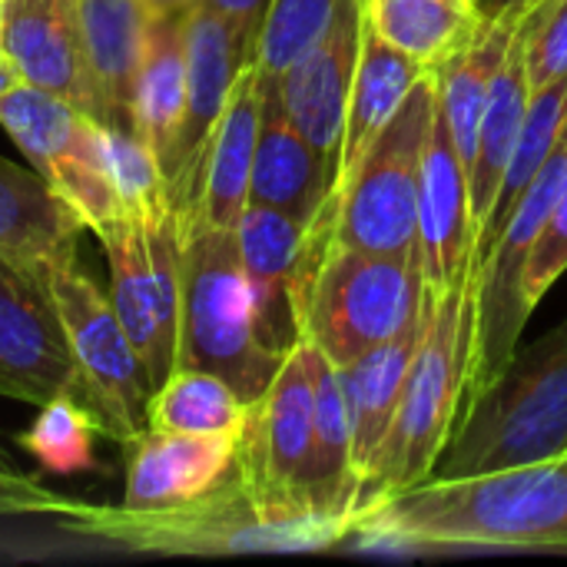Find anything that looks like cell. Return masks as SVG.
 I'll return each mask as SVG.
<instances>
[{
	"mask_svg": "<svg viewBox=\"0 0 567 567\" xmlns=\"http://www.w3.org/2000/svg\"><path fill=\"white\" fill-rule=\"evenodd\" d=\"M336 199L309 226L296 282L299 329L336 369L405 332L425 296L422 252L379 256L332 239Z\"/></svg>",
	"mask_w": 567,
	"mask_h": 567,
	"instance_id": "3",
	"label": "cell"
},
{
	"mask_svg": "<svg viewBox=\"0 0 567 567\" xmlns=\"http://www.w3.org/2000/svg\"><path fill=\"white\" fill-rule=\"evenodd\" d=\"M475 306L478 279L472 272L442 296L425 289V329L412 355L379 468L362 488L355 515L435 475V465L445 455L465 409L475 346Z\"/></svg>",
	"mask_w": 567,
	"mask_h": 567,
	"instance_id": "4",
	"label": "cell"
},
{
	"mask_svg": "<svg viewBox=\"0 0 567 567\" xmlns=\"http://www.w3.org/2000/svg\"><path fill=\"white\" fill-rule=\"evenodd\" d=\"M528 90L538 93L567 76V0H538L522 17Z\"/></svg>",
	"mask_w": 567,
	"mask_h": 567,
	"instance_id": "33",
	"label": "cell"
},
{
	"mask_svg": "<svg viewBox=\"0 0 567 567\" xmlns=\"http://www.w3.org/2000/svg\"><path fill=\"white\" fill-rule=\"evenodd\" d=\"M528 100H532V90H528V73H525V37H522V20H518V30L508 43V53L502 56V63L492 76L485 116H482V133H478V153H475V166L468 176L475 243L488 223V213L498 199L508 163L515 156V143H518V133H522V123L528 113Z\"/></svg>",
	"mask_w": 567,
	"mask_h": 567,
	"instance_id": "26",
	"label": "cell"
},
{
	"mask_svg": "<svg viewBox=\"0 0 567 567\" xmlns=\"http://www.w3.org/2000/svg\"><path fill=\"white\" fill-rule=\"evenodd\" d=\"M80 505L73 495H60L47 488L37 475L17 472L13 465H0V518L3 515H66Z\"/></svg>",
	"mask_w": 567,
	"mask_h": 567,
	"instance_id": "35",
	"label": "cell"
},
{
	"mask_svg": "<svg viewBox=\"0 0 567 567\" xmlns=\"http://www.w3.org/2000/svg\"><path fill=\"white\" fill-rule=\"evenodd\" d=\"M83 216L33 169L0 156V259L47 286V276L76 256Z\"/></svg>",
	"mask_w": 567,
	"mask_h": 567,
	"instance_id": "18",
	"label": "cell"
},
{
	"mask_svg": "<svg viewBox=\"0 0 567 567\" xmlns=\"http://www.w3.org/2000/svg\"><path fill=\"white\" fill-rule=\"evenodd\" d=\"M422 329H425V296H422L419 319L405 332H399L395 339L369 349L365 355L339 369L346 409H349V429H352V472L359 478V495L379 468Z\"/></svg>",
	"mask_w": 567,
	"mask_h": 567,
	"instance_id": "22",
	"label": "cell"
},
{
	"mask_svg": "<svg viewBox=\"0 0 567 567\" xmlns=\"http://www.w3.org/2000/svg\"><path fill=\"white\" fill-rule=\"evenodd\" d=\"M262 80V76H259ZM336 186L329 163L286 120L276 83L262 80V120L249 179V203L272 206L302 223H312Z\"/></svg>",
	"mask_w": 567,
	"mask_h": 567,
	"instance_id": "23",
	"label": "cell"
},
{
	"mask_svg": "<svg viewBox=\"0 0 567 567\" xmlns=\"http://www.w3.org/2000/svg\"><path fill=\"white\" fill-rule=\"evenodd\" d=\"M203 7L216 10L219 17H226L236 33L243 37L249 56L256 53V40H259V30H262V20H266V10H269V0H199Z\"/></svg>",
	"mask_w": 567,
	"mask_h": 567,
	"instance_id": "36",
	"label": "cell"
},
{
	"mask_svg": "<svg viewBox=\"0 0 567 567\" xmlns=\"http://www.w3.org/2000/svg\"><path fill=\"white\" fill-rule=\"evenodd\" d=\"M53 522L66 535L159 558L322 551L346 542L352 532L346 518L332 515H306L286 522L262 515L236 465L213 488L176 505L130 508L80 502L73 512L56 515Z\"/></svg>",
	"mask_w": 567,
	"mask_h": 567,
	"instance_id": "2",
	"label": "cell"
},
{
	"mask_svg": "<svg viewBox=\"0 0 567 567\" xmlns=\"http://www.w3.org/2000/svg\"><path fill=\"white\" fill-rule=\"evenodd\" d=\"M312 415V346L309 339H299L269 389L249 405L236 449V468L252 502L269 518L286 522L319 515L309 502Z\"/></svg>",
	"mask_w": 567,
	"mask_h": 567,
	"instance_id": "10",
	"label": "cell"
},
{
	"mask_svg": "<svg viewBox=\"0 0 567 567\" xmlns=\"http://www.w3.org/2000/svg\"><path fill=\"white\" fill-rule=\"evenodd\" d=\"M76 20L90 73L93 116L130 133L133 90L153 17L140 0H76Z\"/></svg>",
	"mask_w": 567,
	"mask_h": 567,
	"instance_id": "20",
	"label": "cell"
},
{
	"mask_svg": "<svg viewBox=\"0 0 567 567\" xmlns=\"http://www.w3.org/2000/svg\"><path fill=\"white\" fill-rule=\"evenodd\" d=\"M425 73H432V70H425L409 53L395 50L389 40H382L362 20V43H359V63H355V76H352L349 106H346V133H342V150H339L336 186L346 183V176L355 169L362 153L385 130V123L395 116V110L402 106L409 90Z\"/></svg>",
	"mask_w": 567,
	"mask_h": 567,
	"instance_id": "25",
	"label": "cell"
},
{
	"mask_svg": "<svg viewBox=\"0 0 567 567\" xmlns=\"http://www.w3.org/2000/svg\"><path fill=\"white\" fill-rule=\"evenodd\" d=\"M110 259V302L136 346L150 389L163 385L176 369L179 349V223L123 219L103 239Z\"/></svg>",
	"mask_w": 567,
	"mask_h": 567,
	"instance_id": "11",
	"label": "cell"
},
{
	"mask_svg": "<svg viewBox=\"0 0 567 567\" xmlns=\"http://www.w3.org/2000/svg\"><path fill=\"white\" fill-rule=\"evenodd\" d=\"M249 50L236 27L216 10L196 3L186 17V116L173 146V159L166 169L169 196L176 216L189 209L196 196V183L203 173L206 150L219 126L229 90L249 63Z\"/></svg>",
	"mask_w": 567,
	"mask_h": 567,
	"instance_id": "12",
	"label": "cell"
},
{
	"mask_svg": "<svg viewBox=\"0 0 567 567\" xmlns=\"http://www.w3.org/2000/svg\"><path fill=\"white\" fill-rule=\"evenodd\" d=\"M0 50L20 83L70 100L93 116L76 0H0Z\"/></svg>",
	"mask_w": 567,
	"mask_h": 567,
	"instance_id": "17",
	"label": "cell"
},
{
	"mask_svg": "<svg viewBox=\"0 0 567 567\" xmlns=\"http://www.w3.org/2000/svg\"><path fill=\"white\" fill-rule=\"evenodd\" d=\"M0 126L27 163L83 216L96 239L126 219L110 169L106 123L70 100L30 83H13L0 96Z\"/></svg>",
	"mask_w": 567,
	"mask_h": 567,
	"instance_id": "9",
	"label": "cell"
},
{
	"mask_svg": "<svg viewBox=\"0 0 567 567\" xmlns=\"http://www.w3.org/2000/svg\"><path fill=\"white\" fill-rule=\"evenodd\" d=\"M439 110V80L425 73L355 169L332 189V239L379 256L419 252V173L422 150Z\"/></svg>",
	"mask_w": 567,
	"mask_h": 567,
	"instance_id": "7",
	"label": "cell"
},
{
	"mask_svg": "<svg viewBox=\"0 0 567 567\" xmlns=\"http://www.w3.org/2000/svg\"><path fill=\"white\" fill-rule=\"evenodd\" d=\"M339 0H269L252 63L266 83H276L329 27Z\"/></svg>",
	"mask_w": 567,
	"mask_h": 567,
	"instance_id": "32",
	"label": "cell"
},
{
	"mask_svg": "<svg viewBox=\"0 0 567 567\" xmlns=\"http://www.w3.org/2000/svg\"><path fill=\"white\" fill-rule=\"evenodd\" d=\"M362 43L359 0H339L326 33L276 80L279 106L286 120L309 140V146L339 169V150L346 133V106Z\"/></svg>",
	"mask_w": 567,
	"mask_h": 567,
	"instance_id": "14",
	"label": "cell"
},
{
	"mask_svg": "<svg viewBox=\"0 0 567 567\" xmlns=\"http://www.w3.org/2000/svg\"><path fill=\"white\" fill-rule=\"evenodd\" d=\"M0 465H10V458H7V452L0 449Z\"/></svg>",
	"mask_w": 567,
	"mask_h": 567,
	"instance_id": "40",
	"label": "cell"
},
{
	"mask_svg": "<svg viewBox=\"0 0 567 567\" xmlns=\"http://www.w3.org/2000/svg\"><path fill=\"white\" fill-rule=\"evenodd\" d=\"M179 349L176 369H206L223 375L246 405H252L279 372L256 332L252 289L243 269L236 229L206 223L179 226Z\"/></svg>",
	"mask_w": 567,
	"mask_h": 567,
	"instance_id": "5",
	"label": "cell"
},
{
	"mask_svg": "<svg viewBox=\"0 0 567 567\" xmlns=\"http://www.w3.org/2000/svg\"><path fill=\"white\" fill-rule=\"evenodd\" d=\"M567 120V76L532 93L528 100V113H525V123H522V133H518V143H515V156L508 163V173H505V183L498 189V199L488 213V223L475 243V256H472V276L478 279L482 269H485V259L488 252L495 249L498 236L505 233L508 219L515 216V206L522 203L528 183L535 179V173L542 169V163L548 159L561 126Z\"/></svg>",
	"mask_w": 567,
	"mask_h": 567,
	"instance_id": "30",
	"label": "cell"
},
{
	"mask_svg": "<svg viewBox=\"0 0 567 567\" xmlns=\"http://www.w3.org/2000/svg\"><path fill=\"white\" fill-rule=\"evenodd\" d=\"M0 395L47 405L80 399V372L47 286L0 259Z\"/></svg>",
	"mask_w": 567,
	"mask_h": 567,
	"instance_id": "13",
	"label": "cell"
},
{
	"mask_svg": "<svg viewBox=\"0 0 567 567\" xmlns=\"http://www.w3.org/2000/svg\"><path fill=\"white\" fill-rule=\"evenodd\" d=\"M0 56H3V50H0Z\"/></svg>",
	"mask_w": 567,
	"mask_h": 567,
	"instance_id": "41",
	"label": "cell"
},
{
	"mask_svg": "<svg viewBox=\"0 0 567 567\" xmlns=\"http://www.w3.org/2000/svg\"><path fill=\"white\" fill-rule=\"evenodd\" d=\"M249 405L216 372L173 369L146 399V429L173 435H239Z\"/></svg>",
	"mask_w": 567,
	"mask_h": 567,
	"instance_id": "29",
	"label": "cell"
},
{
	"mask_svg": "<svg viewBox=\"0 0 567 567\" xmlns=\"http://www.w3.org/2000/svg\"><path fill=\"white\" fill-rule=\"evenodd\" d=\"M186 17H153L133 90L130 133L169 169L173 146L186 116Z\"/></svg>",
	"mask_w": 567,
	"mask_h": 567,
	"instance_id": "24",
	"label": "cell"
},
{
	"mask_svg": "<svg viewBox=\"0 0 567 567\" xmlns=\"http://www.w3.org/2000/svg\"><path fill=\"white\" fill-rule=\"evenodd\" d=\"M538 0H478L485 20H495L502 13H528Z\"/></svg>",
	"mask_w": 567,
	"mask_h": 567,
	"instance_id": "37",
	"label": "cell"
},
{
	"mask_svg": "<svg viewBox=\"0 0 567 567\" xmlns=\"http://www.w3.org/2000/svg\"><path fill=\"white\" fill-rule=\"evenodd\" d=\"M312 385H316V415H312L309 502L319 515L346 518L352 525L359 508V478L352 472V429H349L346 392H342L339 369L316 346H312Z\"/></svg>",
	"mask_w": 567,
	"mask_h": 567,
	"instance_id": "27",
	"label": "cell"
},
{
	"mask_svg": "<svg viewBox=\"0 0 567 567\" xmlns=\"http://www.w3.org/2000/svg\"><path fill=\"white\" fill-rule=\"evenodd\" d=\"M419 252L425 289L442 296L455 282L468 279L475 233H472V203H468V173L452 146V133L442 113V103L432 116L422 173H419Z\"/></svg>",
	"mask_w": 567,
	"mask_h": 567,
	"instance_id": "15",
	"label": "cell"
},
{
	"mask_svg": "<svg viewBox=\"0 0 567 567\" xmlns=\"http://www.w3.org/2000/svg\"><path fill=\"white\" fill-rule=\"evenodd\" d=\"M567 272V173L565 186L558 193V203L528 256V269H525V282H522V292H525V302L528 309L535 312V306L551 292V286Z\"/></svg>",
	"mask_w": 567,
	"mask_h": 567,
	"instance_id": "34",
	"label": "cell"
},
{
	"mask_svg": "<svg viewBox=\"0 0 567 567\" xmlns=\"http://www.w3.org/2000/svg\"><path fill=\"white\" fill-rule=\"evenodd\" d=\"M567 445V316L515 352L462 415L432 478H472L545 458Z\"/></svg>",
	"mask_w": 567,
	"mask_h": 567,
	"instance_id": "6",
	"label": "cell"
},
{
	"mask_svg": "<svg viewBox=\"0 0 567 567\" xmlns=\"http://www.w3.org/2000/svg\"><path fill=\"white\" fill-rule=\"evenodd\" d=\"M239 435H173L143 432L126 445L130 508H159L203 495L236 465Z\"/></svg>",
	"mask_w": 567,
	"mask_h": 567,
	"instance_id": "21",
	"label": "cell"
},
{
	"mask_svg": "<svg viewBox=\"0 0 567 567\" xmlns=\"http://www.w3.org/2000/svg\"><path fill=\"white\" fill-rule=\"evenodd\" d=\"M100 435L93 412L76 395H56L40 405V415L17 435L20 449L53 475L93 468V439Z\"/></svg>",
	"mask_w": 567,
	"mask_h": 567,
	"instance_id": "31",
	"label": "cell"
},
{
	"mask_svg": "<svg viewBox=\"0 0 567 567\" xmlns=\"http://www.w3.org/2000/svg\"><path fill=\"white\" fill-rule=\"evenodd\" d=\"M70 355L80 372V402L93 412L100 435L123 449L146 432L150 379L110 296L76 266V256L47 276Z\"/></svg>",
	"mask_w": 567,
	"mask_h": 567,
	"instance_id": "8",
	"label": "cell"
},
{
	"mask_svg": "<svg viewBox=\"0 0 567 567\" xmlns=\"http://www.w3.org/2000/svg\"><path fill=\"white\" fill-rule=\"evenodd\" d=\"M259 120H262V80H259V66L249 60L243 63L229 90V100L223 106L219 126L203 159L196 196L189 209L176 216L179 226L206 223L219 229H236L243 209L249 206V179H252V159H256V143H259Z\"/></svg>",
	"mask_w": 567,
	"mask_h": 567,
	"instance_id": "19",
	"label": "cell"
},
{
	"mask_svg": "<svg viewBox=\"0 0 567 567\" xmlns=\"http://www.w3.org/2000/svg\"><path fill=\"white\" fill-rule=\"evenodd\" d=\"M13 83H20V76H17L13 66L7 63V56H0V96H3Z\"/></svg>",
	"mask_w": 567,
	"mask_h": 567,
	"instance_id": "39",
	"label": "cell"
},
{
	"mask_svg": "<svg viewBox=\"0 0 567 567\" xmlns=\"http://www.w3.org/2000/svg\"><path fill=\"white\" fill-rule=\"evenodd\" d=\"M352 535L375 548H567V445L515 468L389 495L352 518Z\"/></svg>",
	"mask_w": 567,
	"mask_h": 567,
	"instance_id": "1",
	"label": "cell"
},
{
	"mask_svg": "<svg viewBox=\"0 0 567 567\" xmlns=\"http://www.w3.org/2000/svg\"><path fill=\"white\" fill-rule=\"evenodd\" d=\"M359 7L382 40L432 73L472 47L485 27L478 0H359Z\"/></svg>",
	"mask_w": 567,
	"mask_h": 567,
	"instance_id": "28",
	"label": "cell"
},
{
	"mask_svg": "<svg viewBox=\"0 0 567 567\" xmlns=\"http://www.w3.org/2000/svg\"><path fill=\"white\" fill-rule=\"evenodd\" d=\"M150 17H179L189 13L199 0H140Z\"/></svg>",
	"mask_w": 567,
	"mask_h": 567,
	"instance_id": "38",
	"label": "cell"
},
{
	"mask_svg": "<svg viewBox=\"0 0 567 567\" xmlns=\"http://www.w3.org/2000/svg\"><path fill=\"white\" fill-rule=\"evenodd\" d=\"M312 223H302L272 206L249 203L236 223L243 269L252 289L256 332L262 346L286 359L292 346L302 339L296 282L306 252V236Z\"/></svg>",
	"mask_w": 567,
	"mask_h": 567,
	"instance_id": "16",
	"label": "cell"
}]
</instances>
